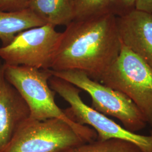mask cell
I'll return each mask as SVG.
<instances>
[{
    "mask_svg": "<svg viewBox=\"0 0 152 152\" xmlns=\"http://www.w3.org/2000/svg\"><path fill=\"white\" fill-rule=\"evenodd\" d=\"M66 27L51 69L82 71L100 81L122 48L117 16L104 14L74 20Z\"/></svg>",
    "mask_w": 152,
    "mask_h": 152,
    "instance_id": "obj_1",
    "label": "cell"
},
{
    "mask_svg": "<svg viewBox=\"0 0 152 152\" xmlns=\"http://www.w3.org/2000/svg\"><path fill=\"white\" fill-rule=\"evenodd\" d=\"M4 74L6 80L16 88L27 104L29 118L38 121L59 119L71 126L86 142L96 140L95 131L71 120L55 103V92L49 85V79L53 76L50 69L5 64Z\"/></svg>",
    "mask_w": 152,
    "mask_h": 152,
    "instance_id": "obj_2",
    "label": "cell"
},
{
    "mask_svg": "<svg viewBox=\"0 0 152 152\" xmlns=\"http://www.w3.org/2000/svg\"><path fill=\"white\" fill-rule=\"evenodd\" d=\"M99 82L129 98L152 126V68L145 61L122 44Z\"/></svg>",
    "mask_w": 152,
    "mask_h": 152,
    "instance_id": "obj_3",
    "label": "cell"
},
{
    "mask_svg": "<svg viewBox=\"0 0 152 152\" xmlns=\"http://www.w3.org/2000/svg\"><path fill=\"white\" fill-rule=\"evenodd\" d=\"M49 82L51 89L69 104L70 107L64 110L65 114L80 125L92 127L97 140H123L134 144L143 152H152V132L144 135L127 130L85 103L80 96L81 90L69 82L52 76Z\"/></svg>",
    "mask_w": 152,
    "mask_h": 152,
    "instance_id": "obj_4",
    "label": "cell"
},
{
    "mask_svg": "<svg viewBox=\"0 0 152 152\" xmlns=\"http://www.w3.org/2000/svg\"><path fill=\"white\" fill-rule=\"evenodd\" d=\"M50 71L53 76L69 82L88 93L91 98L92 108L115 118L127 130L137 133L146 127L147 121L141 111L122 93L92 80L82 71Z\"/></svg>",
    "mask_w": 152,
    "mask_h": 152,
    "instance_id": "obj_5",
    "label": "cell"
},
{
    "mask_svg": "<svg viewBox=\"0 0 152 152\" xmlns=\"http://www.w3.org/2000/svg\"><path fill=\"white\" fill-rule=\"evenodd\" d=\"M86 142L62 120L29 118L0 152H66Z\"/></svg>",
    "mask_w": 152,
    "mask_h": 152,
    "instance_id": "obj_6",
    "label": "cell"
},
{
    "mask_svg": "<svg viewBox=\"0 0 152 152\" xmlns=\"http://www.w3.org/2000/svg\"><path fill=\"white\" fill-rule=\"evenodd\" d=\"M62 36L49 24L23 31L0 48V58L6 65L51 69Z\"/></svg>",
    "mask_w": 152,
    "mask_h": 152,
    "instance_id": "obj_7",
    "label": "cell"
},
{
    "mask_svg": "<svg viewBox=\"0 0 152 152\" xmlns=\"http://www.w3.org/2000/svg\"><path fill=\"white\" fill-rule=\"evenodd\" d=\"M122 44L152 68V13L133 9L117 16Z\"/></svg>",
    "mask_w": 152,
    "mask_h": 152,
    "instance_id": "obj_8",
    "label": "cell"
},
{
    "mask_svg": "<svg viewBox=\"0 0 152 152\" xmlns=\"http://www.w3.org/2000/svg\"><path fill=\"white\" fill-rule=\"evenodd\" d=\"M5 64H0V152L16 130L30 117L27 104L16 88L6 80Z\"/></svg>",
    "mask_w": 152,
    "mask_h": 152,
    "instance_id": "obj_9",
    "label": "cell"
},
{
    "mask_svg": "<svg viewBox=\"0 0 152 152\" xmlns=\"http://www.w3.org/2000/svg\"><path fill=\"white\" fill-rule=\"evenodd\" d=\"M46 24L29 8L16 11H0V40L2 46L10 44L17 33Z\"/></svg>",
    "mask_w": 152,
    "mask_h": 152,
    "instance_id": "obj_10",
    "label": "cell"
},
{
    "mask_svg": "<svg viewBox=\"0 0 152 152\" xmlns=\"http://www.w3.org/2000/svg\"><path fill=\"white\" fill-rule=\"evenodd\" d=\"M28 8L44 20L54 26H67L73 20L72 0H30Z\"/></svg>",
    "mask_w": 152,
    "mask_h": 152,
    "instance_id": "obj_11",
    "label": "cell"
},
{
    "mask_svg": "<svg viewBox=\"0 0 152 152\" xmlns=\"http://www.w3.org/2000/svg\"><path fill=\"white\" fill-rule=\"evenodd\" d=\"M66 152H143L134 144L120 139L86 142Z\"/></svg>",
    "mask_w": 152,
    "mask_h": 152,
    "instance_id": "obj_12",
    "label": "cell"
},
{
    "mask_svg": "<svg viewBox=\"0 0 152 152\" xmlns=\"http://www.w3.org/2000/svg\"><path fill=\"white\" fill-rule=\"evenodd\" d=\"M113 2L114 0H74L73 20L107 13L113 14Z\"/></svg>",
    "mask_w": 152,
    "mask_h": 152,
    "instance_id": "obj_13",
    "label": "cell"
},
{
    "mask_svg": "<svg viewBox=\"0 0 152 152\" xmlns=\"http://www.w3.org/2000/svg\"><path fill=\"white\" fill-rule=\"evenodd\" d=\"M30 0H0V11H16L27 9Z\"/></svg>",
    "mask_w": 152,
    "mask_h": 152,
    "instance_id": "obj_14",
    "label": "cell"
},
{
    "mask_svg": "<svg viewBox=\"0 0 152 152\" xmlns=\"http://www.w3.org/2000/svg\"><path fill=\"white\" fill-rule=\"evenodd\" d=\"M135 9L140 11L152 13V0H136Z\"/></svg>",
    "mask_w": 152,
    "mask_h": 152,
    "instance_id": "obj_15",
    "label": "cell"
},
{
    "mask_svg": "<svg viewBox=\"0 0 152 152\" xmlns=\"http://www.w3.org/2000/svg\"><path fill=\"white\" fill-rule=\"evenodd\" d=\"M72 1H74V0H72Z\"/></svg>",
    "mask_w": 152,
    "mask_h": 152,
    "instance_id": "obj_16",
    "label": "cell"
}]
</instances>
